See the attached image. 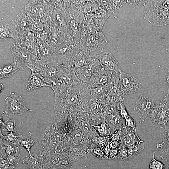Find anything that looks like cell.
<instances>
[{"label": "cell", "instance_id": "6da1fadb", "mask_svg": "<svg viewBox=\"0 0 169 169\" xmlns=\"http://www.w3.org/2000/svg\"><path fill=\"white\" fill-rule=\"evenodd\" d=\"M54 95L55 111L66 112L72 116L83 111L84 105L91 96L87 85L82 82Z\"/></svg>", "mask_w": 169, "mask_h": 169}, {"label": "cell", "instance_id": "7a4b0ae2", "mask_svg": "<svg viewBox=\"0 0 169 169\" xmlns=\"http://www.w3.org/2000/svg\"><path fill=\"white\" fill-rule=\"evenodd\" d=\"M144 19L153 25H169V0H146Z\"/></svg>", "mask_w": 169, "mask_h": 169}, {"label": "cell", "instance_id": "3957f363", "mask_svg": "<svg viewBox=\"0 0 169 169\" xmlns=\"http://www.w3.org/2000/svg\"><path fill=\"white\" fill-rule=\"evenodd\" d=\"M40 156L60 154L63 145L62 134L57 131L54 124L48 126L41 134L39 141Z\"/></svg>", "mask_w": 169, "mask_h": 169}, {"label": "cell", "instance_id": "277c9868", "mask_svg": "<svg viewBox=\"0 0 169 169\" xmlns=\"http://www.w3.org/2000/svg\"><path fill=\"white\" fill-rule=\"evenodd\" d=\"M81 83L73 68L59 64L56 77L51 88L54 93L66 90Z\"/></svg>", "mask_w": 169, "mask_h": 169}, {"label": "cell", "instance_id": "5b68a950", "mask_svg": "<svg viewBox=\"0 0 169 169\" xmlns=\"http://www.w3.org/2000/svg\"><path fill=\"white\" fill-rule=\"evenodd\" d=\"M67 13L68 19L66 40L74 41L79 45L82 29L86 21L85 15L78 9Z\"/></svg>", "mask_w": 169, "mask_h": 169}, {"label": "cell", "instance_id": "8992f818", "mask_svg": "<svg viewBox=\"0 0 169 169\" xmlns=\"http://www.w3.org/2000/svg\"><path fill=\"white\" fill-rule=\"evenodd\" d=\"M22 10L29 17L32 22L51 21L49 5L47 0H29Z\"/></svg>", "mask_w": 169, "mask_h": 169}, {"label": "cell", "instance_id": "52a82bcc", "mask_svg": "<svg viewBox=\"0 0 169 169\" xmlns=\"http://www.w3.org/2000/svg\"><path fill=\"white\" fill-rule=\"evenodd\" d=\"M11 50L19 70H24L27 67L34 71L35 64L39 59L36 55L17 43L13 44Z\"/></svg>", "mask_w": 169, "mask_h": 169}, {"label": "cell", "instance_id": "ba28073f", "mask_svg": "<svg viewBox=\"0 0 169 169\" xmlns=\"http://www.w3.org/2000/svg\"><path fill=\"white\" fill-rule=\"evenodd\" d=\"M47 1L49 5L52 22L64 33L65 36L67 34L68 16L64 7L63 0Z\"/></svg>", "mask_w": 169, "mask_h": 169}, {"label": "cell", "instance_id": "9c48e42d", "mask_svg": "<svg viewBox=\"0 0 169 169\" xmlns=\"http://www.w3.org/2000/svg\"><path fill=\"white\" fill-rule=\"evenodd\" d=\"M81 48L80 45L74 41H64L55 49L59 64L71 67V59L78 54Z\"/></svg>", "mask_w": 169, "mask_h": 169}, {"label": "cell", "instance_id": "30bf717a", "mask_svg": "<svg viewBox=\"0 0 169 169\" xmlns=\"http://www.w3.org/2000/svg\"><path fill=\"white\" fill-rule=\"evenodd\" d=\"M59 65L58 61L37 60L34 66V71L41 74L51 88L55 79Z\"/></svg>", "mask_w": 169, "mask_h": 169}, {"label": "cell", "instance_id": "8fae6325", "mask_svg": "<svg viewBox=\"0 0 169 169\" xmlns=\"http://www.w3.org/2000/svg\"><path fill=\"white\" fill-rule=\"evenodd\" d=\"M83 110L88 115L90 122L93 125L101 123L105 117L103 104L91 95L85 103Z\"/></svg>", "mask_w": 169, "mask_h": 169}, {"label": "cell", "instance_id": "7c38bea8", "mask_svg": "<svg viewBox=\"0 0 169 169\" xmlns=\"http://www.w3.org/2000/svg\"><path fill=\"white\" fill-rule=\"evenodd\" d=\"M5 101L6 106L3 114L7 116L10 117L32 111L27 108L25 99L15 92L11 93L9 96L5 98Z\"/></svg>", "mask_w": 169, "mask_h": 169}, {"label": "cell", "instance_id": "4fadbf2b", "mask_svg": "<svg viewBox=\"0 0 169 169\" xmlns=\"http://www.w3.org/2000/svg\"><path fill=\"white\" fill-rule=\"evenodd\" d=\"M157 103L153 94L147 93L140 97L134 106V110L140 119L144 121Z\"/></svg>", "mask_w": 169, "mask_h": 169}, {"label": "cell", "instance_id": "5bb4252c", "mask_svg": "<svg viewBox=\"0 0 169 169\" xmlns=\"http://www.w3.org/2000/svg\"><path fill=\"white\" fill-rule=\"evenodd\" d=\"M108 41L103 32L100 31L90 35L82 38L79 45L89 53L95 51L103 52Z\"/></svg>", "mask_w": 169, "mask_h": 169}, {"label": "cell", "instance_id": "9a60e30c", "mask_svg": "<svg viewBox=\"0 0 169 169\" xmlns=\"http://www.w3.org/2000/svg\"><path fill=\"white\" fill-rule=\"evenodd\" d=\"M72 117L74 127L79 129L88 138L92 140L94 138L99 136L96 131L93 125L90 122L88 115L84 111Z\"/></svg>", "mask_w": 169, "mask_h": 169}, {"label": "cell", "instance_id": "2e32d148", "mask_svg": "<svg viewBox=\"0 0 169 169\" xmlns=\"http://www.w3.org/2000/svg\"><path fill=\"white\" fill-rule=\"evenodd\" d=\"M120 73L113 72L111 79L108 85L107 96L104 103L123 102L126 95L122 90L120 84Z\"/></svg>", "mask_w": 169, "mask_h": 169}, {"label": "cell", "instance_id": "e0dca14e", "mask_svg": "<svg viewBox=\"0 0 169 169\" xmlns=\"http://www.w3.org/2000/svg\"><path fill=\"white\" fill-rule=\"evenodd\" d=\"M102 69L99 60L94 55L92 56L91 60L87 64L74 69L80 81L86 84L92 75Z\"/></svg>", "mask_w": 169, "mask_h": 169}, {"label": "cell", "instance_id": "ac0fdd59", "mask_svg": "<svg viewBox=\"0 0 169 169\" xmlns=\"http://www.w3.org/2000/svg\"><path fill=\"white\" fill-rule=\"evenodd\" d=\"M119 83L124 94L127 95L138 92L142 89L141 82L133 76L122 71L120 73Z\"/></svg>", "mask_w": 169, "mask_h": 169}, {"label": "cell", "instance_id": "d6986e66", "mask_svg": "<svg viewBox=\"0 0 169 169\" xmlns=\"http://www.w3.org/2000/svg\"><path fill=\"white\" fill-rule=\"evenodd\" d=\"M149 116L156 124L167 126L169 120V105L161 100L153 109Z\"/></svg>", "mask_w": 169, "mask_h": 169}, {"label": "cell", "instance_id": "ffe728a7", "mask_svg": "<svg viewBox=\"0 0 169 169\" xmlns=\"http://www.w3.org/2000/svg\"><path fill=\"white\" fill-rule=\"evenodd\" d=\"M54 121L57 131L61 134L69 133L74 127L72 116L66 112H55Z\"/></svg>", "mask_w": 169, "mask_h": 169}, {"label": "cell", "instance_id": "44dd1931", "mask_svg": "<svg viewBox=\"0 0 169 169\" xmlns=\"http://www.w3.org/2000/svg\"><path fill=\"white\" fill-rule=\"evenodd\" d=\"M95 56L104 69L117 73L122 71L119 63L110 52H103Z\"/></svg>", "mask_w": 169, "mask_h": 169}, {"label": "cell", "instance_id": "7402d4cb", "mask_svg": "<svg viewBox=\"0 0 169 169\" xmlns=\"http://www.w3.org/2000/svg\"><path fill=\"white\" fill-rule=\"evenodd\" d=\"M11 22L16 28L20 38L31 31V19L22 10L12 19Z\"/></svg>", "mask_w": 169, "mask_h": 169}, {"label": "cell", "instance_id": "603a6c76", "mask_svg": "<svg viewBox=\"0 0 169 169\" xmlns=\"http://www.w3.org/2000/svg\"><path fill=\"white\" fill-rule=\"evenodd\" d=\"M17 43L38 57L39 47L37 43L35 35L31 31L27 33L22 36Z\"/></svg>", "mask_w": 169, "mask_h": 169}, {"label": "cell", "instance_id": "cb8c5ba5", "mask_svg": "<svg viewBox=\"0 0 169 169\" xmlns=\"http://www.w3.org/2000/svg\"><path fill=\"white\" fill-rule=\"evenodd\" d=\"M113 72L102 68L92 75L86 84L87 86L108 85L111 79Z\"/></svg>", "mask_w": 169, "mask_h": 169}, {"label": "cell", "instance_id": "d4e9b609", "mask_svg": "<svg viewBox=\"0 0 169 169\" xmlns=\"http://www.w3.org/2000/svg\"><path fill=\"white\" fill-rule=\"evenodd\" d=\"M113 13L105 10L99 7L98 9L94 14L85 16L86 21L91 22L101 30L106 21Z\"/></svg>", "mask_w": 169, "mask_h": 169}, {"label": "cell", "instance_id": "484cf974", "mask_svg": "<svg viewBox=\"0 0 169 169\" xmlns=\"http://www.w3.org/2000/svg\"><path fill=\"white\" fill-rule=\"evenodd\" d=\"M8 38L13 39L18 43L20 38L15 26L11 22H3L0 25V39L4 40Z\"/></svg>", "mask_w": 169, "mask_h": 169}, {"label": "cell", "instance_id": "4316f807", "mask_svg": "<svg viewBox=\"0 0 169 169\" xmlns=\"http://www.w3.org/2000/svg\"><path fill=\"white\" fill-rule=\"evenodd\" d=\"M121 145L130 146L136 143L144 141L139 137L136 132L125 127L120 131Z\"/></svg>", "mask_w": 169, "mask_h": 169}, {"label": "cell", "instance_id": "83f0119b", "mask_svg": "<svg viewBox=\"0 0 169 169\" xmlns=\"http://www.w3.org/2000/svg\"><path fill=\"white\" fill-rule=\"evenodd\" d=\"M105 120L111 131L121 130L126 127L125 120L121 116L119 111L106 115Z\"/></svg>", "mask_w": 169, "mask_h": 169}, {"label": "cell", "instance_id": "f1b7e54d", "mask_svg": "<svg viewBox=\"0 0 169 169\" xmlns=\"http://www.w3.org/2000/svg\"><path fill=\"white\" fill-rule=\"evenodd\" d=\"M44 86L50 87L42 76L38 73L31 72L26 85L27 90L29 92Z\"/></svg>", "mask_w": 169, "mask_h": 169}, {"label": "cell", "instance_id": "f546056e", "mask_svg": "<svg viewBox=\"0 0 169 169\" xmlns=\"http://www.w3.org/2000/svg\"><path fill=\"white\" fill-rule=\"evenodd\" d=\"M108 85H91L87 86L91 96L103 104L107 96Z\"/></svg>", "mask_w": 169, "mask_h": 169}, {"label": "cell", "instance_id": "4dcf8cb0", "mask_svg": "<svg viewBox=\"0 0 169 169\" xmlns=\"http://www.w3.org/2000/svg\"><path fill=\"white\" fill-rule=\"evenodd\" d=\"M39 47L38 55L39 59L43 61H58L57 58L54 52L55 48L50 46L47 42Z\"/></svg>", "mask_w": 169, "mask_h": 169}, {"label": "cell", "instance_id": "1f68e13d", "mask_svg": "<svg viewBox=\"0 0 169 169\" xmlns=\"http://www.w3.org/2000/svg\"><path fill=\"white\" fill-rule=\"evenodd\" d=\"M90 53L81 48L79 52L71 60L70 66L74 69L82 67L89 63L91 60L92 56Z\"/></svg>", "mask_w": 169, "mask_h": 169}, {"label": "cell", "instance_id": "d6a6232c", "mask_svg": "<svg viewBox=\"0 0 169 169\" xmlns=\"http://www.w3.org/2000/svg\"><path fill=\"white\" fill-rule=\"evenodd\" d=\"M43 164L47 165L64 166L70 164L71 161L66 157L59 154H50L43 156Z\"/></svg>", "mask_w": 169, "mask_h": 169}, {"label": "cell", "instance_id": "836d02e7", "mask_svg": "<svg viewBox=\"0 0 169 169\" xmlns=\"http://www.w3.org/2000/svg\"><path fill=\"white\" fill-rule=\"evenodd\" d=\"M162 136V141L159 152L161 158L166 160L169 159V126L165 127Z\"/></svg>", "mask_w": 169, "mask_h": 169}, {"label": "cell", "instance_id": "e575fe53", "mask_svg": "<svg viewBox=\"0 0 169 169\" xmlns=\"http://www.w3.org/2000/svg\"><path fill=\"white\" fill-rule=\"evenodd\" d=\"M96 2L101 8L113 12L126 3V0H96Z\"/></svg>", "mask_w": 169, "mask_h": 169}, {"label": "cell", "instance_id": "d590c367", "mask_svg": "<svg viewBox=\"0 0 169 169\" xmlns=\"http://www.w3.org/2000/svg\"><path fill=\"white\" fill-rule=\"evenodd\" d=\"M43 158V156H26L22 161V163L30 169H42Z\"/></svg>", "mask_w": 169, "mask_h": 169}, {"label": "cell", "instance_id": "8d00e7d4", "mask_svg": "<svg viewBox=\"0 0 169 169\" xmlns=\"http://www.w3.org/2000/svg\"><path fill=\"white\" fill-rule=\"evenodd\" d=\"M19 70L16 62L5 64L0 66V79L7 78L12 75Z\"/></svg>", "mask_w": 169, "mask_h": 169}, {"label": "cell", "instance_id": "74e56055", "mask_svg": "<svg viewBox=\"0 0 169 169\" xmlns=\"http://www.w3.org/2000/svg\"><path fill=\"white\" fill-rule=\"evenodd\" d=\"M99 8L96 0H84L79 9L85 15H91L94 14Z\"/></svg>", "mask_w": 169, "mask_h": 169}, {"label": "cell", "instance_id": "f35d334b", "mask_svg": "<svg viewBox=\"0 0 169 169\" xmlns=\"http://www.w3.org/2000/svg\"><path fill=\"white\" fill-rule=\"evenodd\" d=\"M19 146H17L16 144L11 143L7 140L0 137V149H4L5 153L4 157L15 153Z\"/></svg>", "mask_w": 169, "mask_h": 169}, {"label": "cell", "instance_id": "ab89813d", "mask_svg": "<svg viewBox=\"0 0 169 169\" xmlns=\"http://www.w3.org/2000/svg\"><path fill=\"white\" fill-rule=\"evenodd\" d=\"M93 126L96 132L100 136L108 137L111 131L105 119L101 123Z\"/></svg>", "mask_w": 169, "mask_h": 169}, {"label": "cell", "instance_id": "60d3db41", "mask_svg": "<svg viewBox=\"0 0 169 169\" xmlns=\"http://www.w3.org/2000/svg\"><path fill=\"white\" fill-rule=\"evenodd\" d=\"M145 147L144 142L141 143L136 142L128 146V155L130 159L133 158L142 151Z\"/></svg>", "mask_w": 169, "mask_h": 169}, {"label": "cell", "instance_id": "b9f144b4", "mask_svg": "<svg viewBox=\"0 0 169 169\" xmlns=\"http://www.w3.org/2000/svg\"><path fill=\"white\" fill-rule=\"evenodd\" d=\"M100 31L101 30L94 24L89 21H86L82 29L81 38Z\"/></svg>", "mask_w": 169, "mask_h": 169}, {"label": "cell", "instance_id": "7bdbcfd3", "mask_svg": "<svg viewBox=\"0 0 169 169\" xmlns=\"http://www.w3.org/2000/svg\"><path fill=\"white\" fill-rule=\"evenodd\" d=\"M38 140L35 138L25 137L21 140H18L17 143L19 146L24 147L28 151L30 156H32L30 152L31 146L37 143Z\"/></svg>", "mask_w": 169, "mask_h": 169}, {"label": "cell", "instance_id": "ee69618b", "mask_svg": "<svg viewBox=\"0 0 169 169\" xmlns=\"http://www.w3.org/2000/svg\"><path fill=\"white\" fill-rule=\"evenodd\" d=\"M120 103L109 102L103 104L105 117L107 115L119 111Z\"/></svg>", "mask_w": 169, "mask_h": 169}, {"label": "cell", "instance_id": "f6af8a7d", "mask_svg": "<svg viewBox=\"0 0 169 169\" xmlns=\"http://www.w3.org/2000/svg\"><path fill=\"white\" fill-rule=\"evenodd\" d=\"M0 116V124L1 125H3L4 128L3 130L4 131L9 132H10L15 133L16 132V125L15 120H12L10 119L6 120L5 121H3L2 117L3 115Z\"/></svg>", "mask_w": 169, "mask_h": 169}, {"label": "cell", "instance_id": "bcb514c9", "mask_svg": "<svg viewBox=\"0 0 169 169\" xmlns=\"http://www.w3.org/2000/svg\"><path fill=\"white\" fill-rule=\"evenodd\" d=\"M160 146L161 143H157L156 148L153 153V158L149 163V168L150 169H165V164L160 161L156 159L155 157V153L157 150L160 148Z\"/></svg>", "mask_w": 169, "mask_h": 169}, {"label": "cell", "instance_id": "7dc6e473", "mask_svg": "<svg viewBox=\"0 0 169 169\" xmlns=\"http://www.w3.org/2000/svg\"><path fill=\"white\" fill-rule=\"evenodd\" d=\"M10 165L15 168L19 162L20 160V152L19 147L16 152L4 158Z\"/></svg>", "mask_w": 169, "mask_h": 169}, {"label": "cell", "instance_id": "c3c4849f", "mask_svg": "<svg viewBox=\"0 0 169 169\" xmlns=\"http://www.w3.org/2000/svg\"><path fill=\"white\" fill-rule=\"evenodd\" d=\"M0 137L7 140L11 143L16 144L18 140V138H23L22 135L17 133L16 132H10L9 133L3 135L0 130Z\"/></svg>", "mask_w": 169, "mask_h": 169}, {"label": "cell", "instance_id": "681fc988", "mask_svg": "<svg viewBox=\"0 0 169 169\" xmlns=\"http://www.w3.org/2000/svg\"><path fill=\"white\" fill-rule=\"evenodd\" d=\"M128 146L120 145L119 147V154L116 160H130L128 156Z\"/></svg>", "mask_w": 169, "mask_h": 169}, {"label": "cell", "instance_id": "f907efd6", "mask_svg": "<svg viewBox=\"0 0 169 169\" xmlns=\"http://www.w3.org/2000/svg\"><path fill=\"white\" fill-rule=\"evenodd\" d=\"M92 141L96 146L103 147L109 141V138L107 137L99 136L93 138Z\"/></svg>", "mask_w": 169, "mask_h": 169}, {"label": "cell", "instance_id": "816d5d0a", "mask_svg": "<svg viewBox=\"0 0 169 169\" xmlns=\"http://www.w3.org/2000/svg\"><path fill=\"white\" fill-rule=\"evenodd\" d=\"M103 147L97 146L94 147L92 149L91 154L99 159H105Z\"/></svg>", "mask_w": 169, "mask_h": 169}, {"label": "cell", "instance_id": "f5cc1de1", "mask_svg": "<svg viewBox=\"0 0 169 169\" xmlns=\"http://www.w3.org/2000/svg\"><path fill=\"white\" fill-rule=\"evenodd\" d=\"M127 128L136 131V122L129 115L125 119Z\"/></svg>", "mask_w": 169, "mask_h": 169}, {"label": "cell", "instance_id": "db71d44e", "mask_svg": "<svg viewBox=\"0 0 169 169\" xmlns=\"http://www.w3.org/2000/svg\"><path fill=\"white\" fill-rule=\"evenodd\" d=\"M42 169H72V166L71 164L60 166L47 165L43 164Z\"/></svg>", "mask_w": 169, "mask_h": 169}, {"label": "cell", "instance_id": "11a10c76", "mask_svg": "<svg viewBox=\"0 0 169 169\" xmlns=\"http://www.w3.org/2000/svg\"><path fill=\"white\" fill-rule=\"evenodd\" d=\"M3 155L2 152L0 151V169H13L14 168L8 164Z\"/></svg>", "mask_w": 169, "mask_h": 169}, {"label": "cell", "instance_id": "9f6ffc18", "mask_svg": "<svg viewBox=\"0 0 169 169\" xmlns=\"http://www.w3.org/2000/svg\"><path fill=\"white\" fill-rule=\"evenodd\" d=\"M119 147L116 149L111 150L108 156L107 159L116 160L119 154Z\"/></svg>", "mask_w": 169, "mask_h": 169}, {"label": "cell", "instance_id": "6f0895ef", "mask_svg": "<svg viewBox=\"0 0 169 169\" xmlns=\"http://www.w3.org/2000/svg\"><path fill=\"white\" fill-rule=\"evenodd\" d=\"M121 144L120 140L109 141V146L111 150L118 148L120 146Z\"/></svg>", "mask_w": 169, "mask_h": 169}, {"label": "cell", "instance_id": "680465c9", "mask_svg": "<svg viewBox=\"0 0 169 169\" xmlns=\"http://www.w3.org/2000/svg\"><path fill=\"white\" fill-rule=\"evenodd\" d=\"M146 0H126V3L131 4L133 6L138 7L143 5Z\"/></svg>", "mask_w": 169, "mask_h": 169}, {"label": "cell", "instance_id": "91938a15", "mask_svg": "<svg viewBox=\"0 0 169 169\" xmlns=\"http://www.w3.org/2000/svg\"><path fill=\"white\" fill-rule=\"evenodd\" d=\"M161 100L169 105V88L166 91L163 97Z\"/></svg>", "mask_w": 169, "mask_h": 169}, {"label": "cell", "instance_id": "94428289", "mask_svg": "<svg viewBox=\"0 0 169 169\" xmlns=\"http://www.w3.org/2000/svg\"><path fill=\"white\" fill-rule=\"evenodd\" d=\"M164 75L169 88V64L166 67L164 71Z\"/></svg>", "mask_w": 169, "mask_h": 169}, {"label": "cell", "instance_id": "6125c7cd", "mask_svg": "<svg viewBox=\"0 0 169 169\" xmlns=\"http://www.w3.org/2000/svg\"><path fill=\"white\" fill-rule=\"evenodd\" d=\"M165 169H169V159L166 160Z\"/></svg>", "mask_w": 169, "mask_h": 169}, {"label": "cell", "instance_id": "be15d7a7", "mask_svg": "<svg viewBox=\"0 0 169 169\" xmlns=\"http://www.w3.org/2000/svg\"><path fill=\"white\" fill-rule=\"evenodd\" d=\"M167 50L169 51V47L167 49Z\"/></svg>", "mask_w": 169, "mask_h": 169}]
</instances>
